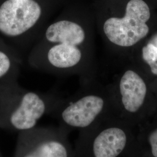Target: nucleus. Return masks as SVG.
Wrapping results in <instances>:
<instances>
[{"label": "nucleus", "mask_w": 157, "mask_h": 157, "mask_svg": "<svg viewBox=\"0 0 157 157\" xmlns=\"http://www.w3.org/2000/svg\"><path fill=\"white\" fill-rule=\"evenodd\" d=\"M87 33L73 19H58L43 29L29 54V64L52 73H73L84 58Z\"/></svg>", "instance_id": "nucleus-1"}, {"label": "nucleus", "mask_w": 157, "mask_h": 157, "mask_svg": "<svg viewBox=\"0 0 157 157\" xmlns=\"http://www.w3.org/2000/svg\"><path fill=\"white\" fill-rule=\"evenodd\" d=\"M151 13L148 5L143 0H130L123 17H111L102 25L104 35L112 44L121 47L135 45L149 32L146 23Z\"/></svg>", "instance_id": "nucleus-2"}, {"label": "nucleus", "mask_w": 157, "mask_h": 157, "mask_svg": "<svg viewBox=\"0 0 157 157\" xmlns=\"http://www.w3.org/2000/svg\"><path fill=\"white\" fill-rule=\"evenodd\" d=\"M42 8L35 0H6L0 6V32L9 37H25L44 27L40 25Z\"/></svg>", "instance_id": "nucleus-3"}, {"label": "nucleus", "mask_w": 157, "mask_h": 157, "mask_svg": "<svg viewBox=\"0 0 157 157\" xmlns=\"http://www.w3.org/2000/svg\"><path fill=\"white\" fill-rule=\"evenodd\" d=\"M104 105V101L100 97L86 95L67 105L62 112V119L70 126L86 128L101 113Z\"/></svg>", "instance_id": "nucleus-4"}, {"label": "nucleus", "mask_w": 157, "mask_h": 157, "mask_svg": "<svg viewBox=\"0 0 157 157\" xmlns=\"http://www.w3.org/2000/svg\"><path fill=\"white\" fill-rule=\"evenodd\" d=\"M45 111L44 100L37 94L28 92L22 95L19 104L11 113L9 122L17 130L32 129Z\"/></svg>", "instance_id": "nucleus-5"}, {"label": "nucleus", "mask_w": 157, "mask_h": 157, "mask_svg": "<svg viewBox=\"0 0 157 157\" xmlns=\"http://www.w3.org/2000/svg\"><path fill=\"white\" fill-rule=\"evenodd\" d=\"M122 101L130 112H137L142 106L147 94V86L143 79L134 71L124 73L119 84Z\"/></svg>", "instance_id": "nucleus-6"}, {"label": "nucleus", "mask_w": 157, "mask_h": 157, "mask_svg": "<svg viewBox=\"0 0 157 157\" xmlns=\"http://www.w3.org/2000/svg\"><path fill=\"white\" fill-rule=\"evenodd\" d=\"M126 135L121 129L111 128L101 132L93 143L95 157H117L124 150Z\"/></svg>", "instance_id": "nucleus-7"}, {"label": "nucleus", "mask_w": 157, "mask_h": 157, "mask_svg": "<svg viewBox=\"0 0 157 157\" xmlns=\"http://www.w3.org/2000/svg\"><path fill=\"white\" fill-rule=\"evenodd\" d=\"M25 157H67V154L61 143L50 141L42 143Z\"/></svg>", "instance_id": "nucleus-8"}, {"label": "nucleus", "mask_w": 157, "mask_h": 157, "mask_svg": "<svg viewBox=\"0 0 157 157\" xmlns=\"http://www.w3.org/2000/svg\"><path fill=\"white\" fill-rule=\"evenodd\" d=\"M143 58L151 68L152 73L157 75V47L148 43L143 48Z\"/></svg>", "instance_id": "nucleus-9"}, {"label": "nucleus", "mask_w": 157, "mask_h": 157, "mask_svg": "<svg viewBox=\"0 0 157 157\" xmlns=\"http://www.w3.org/2000/svg\"><path fill=\"white\" fill-rule=\"evenodd\" d=\"M12 67L11 58L7 53L0 50V79L6 76Z\"/></svg>", "instance_id": "nucleus-10"}, {"label": "nucleus", "mask_w": 157, "mask_h": 157, "mask_svg": "<svg viewBox=\"0 0 157 157\" xmlns=\"http://www.w3.org/2000/svg\"><path fill=\"white\" fill-rule=\"evenodd\" d=\"M148 140L151 148L153 156L157 157V129L154 130L150 135Z\"/></svg>", "instance_id": "nucleus-11"}, {"label": "nucleus", "mask_w": 157, "mask_h": 157, "mask_svg": "<svg viewBox=\"0 0 157 157\" xmlns=\"http://www.w3.org/2000/svg\"><path fill=\"white\" fill-rule=\"evenodd\" d=\"M152 44H154L155 46H156L157 47V35L154 37V39L153 40V42H152Z\"/></svg>", "instance_id": "nucleus-12"}]
</instances>
